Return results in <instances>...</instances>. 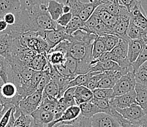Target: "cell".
<instances>
[{
    "mask_svg": "<svg viewBox=\"0 0 147 127\" xmlns=\"http://www.w3.org/2000/svg\"><path fill=\"white\" fill-rule=\"evenodd\" d=\"M21 9L26 11L31 32H42L44 31L57 29L58 24L51 18L46 5H33L21 7Z\"/></svg>",
    "mask_w": 147,
    "mask_h": 127,
    "instance_id": "1",
    "label": "cell"
},
{
    "mask_svg": "<svg viewBox=\"0 0 147 127\" xmlns=\"http://www.w3.org/2000/svg\"><path fill=\"white\" fill-rule=\"evenodd\" d=\"M66 5L71 7V13L73 17H78L84 22L87 21L94 13V10L100 5H102L100 0H91L84 2L80 0H68Z\"/></svg>",
    "mask_w": 147,
    "mask_h": 127,
    "instance_id": "2",
    "label": "cell"
},
{
    "mask_svg": "<svg viewBox=\"0 0 147 127\" xmlns=\"http://www.w3.org/2000/svg\"><path fill=\"white\" fill-rule=\"evenodd\" d=\"M23 97L18 93V88L11 82L0 83V104L3 105H11L16 107V110H18L19 102Z\"/></svg>",
    "mask_w": 147,
    "mask_h": 127,
    "instance_id": "3",
    "label": "cell"
},
{
    "mask_svg": "<svg viewBox=\"0 0 147 127\" xmlns=\"http://www.w3.org/2000/svg\"><path fill=\"white\" fill-rule=\"evenodd\" d=\"M42 92L36 91L32 94L23 99L19 102L18 110H16L15 117L18 118L21 113L26 116H31L33 112L39 108L42 102Z\"/></svg>",
    "mask_w": 147,
    "mask_h": 127,
    "instance_id": "4",
    "label": "cell"
},
{
    "mask_svg": "<svg viewBox=\"0 0 147 127\" xmlns=\"http://www.w3.org/2000/svg\"><path fill=\"white\" fill-rule=\"evenodd\" d=\"M136 81L135 79V73L133 70L129 71L126 75H124L117 81L113 88L114 97L121 96L125 93L135 91Z\"/></svg>",
    "mask_w": 147,
    "mask_h": 127,
    "instance_id": "5",
    "label": "cell"
},
{
    "mask_svg": "<svg viewBox=\"0 0 147 127\" xmlns=\"http://www.w3.org/2000/svg\"><path fill=\"white\" fill-rule=\"evenodd\" d=\"M41 37L47 42L51 50L54 48L62 41L69 40L70 38V35H68L65 32V27H62L59 25H58L57 29L42 32Z\"/></svg>",
    "mask_w": 147,
    "mask_h": 127,
    "instance_id": "6",
    "label": "cell"
},
{
    "mask_svg": "<svg viewBox=\"0 0 147 127\" xmlns=\"http://www.w3.org/2000/svg\"><path fill=\"white\" fill-rule=\"evenodd\" d=\"M85 26L88 33L95 34L98 37L105 34H113V30L104 24L94 13L87 20V21L85 22Z\"/></svg>",
    "mask_w": 147,
    "mask_h": 127,
    "instance_id": "7",
    "label": "cell"
},
{
    "mask_svg": "<svg viewBox=\"0 0 147 127\" xmlns=\"http://www.w3.org/2000/svg\"><path fill=\"white\" fill-rule=\"evenodd\" d=\"M117 110L124 118L135 124L141 122L146 116L144 110L138 104H133L125 109H117Z\"/></svg>",
    "mask_w": 147,
    "mask_h": 127,
    "instance_id": "8",
    "label": "cell"
},
{
    "mask_svg": "<svg viewBox=\"0 0 147 127\" xmlns=\"http://www.w3.org/2000/svg\"><path fill=\"white\" fill-rule=\"evenodd\" d=\"M81 116V109L79 106L75 105L68 108L58 120H53L52 122L47 125H44V127H55L60 125H67L72 124L76 119Z\"/></svg>",
    "mask_w": 147,
    "mask_h": 127,
    "instance_id": "9",
    "label": "cell"
},
{
    "mask_svg": "<svg viewBox=\"0 0 147 127\" xmlns=\"http://www.w3.org/2000/svg\"><path fill=\"white\" fill-rule=\"evenodd\" d=\"M130 21L141 28L144 32L147 30V15L141 1H138L134 7L131 10Z\"/></svg>",
    "mask_w": 147,
    "mask_h": 127,
    "instance_id": "10",
    "label": "cell"
},
{
    "mask_svg": "<svg viewBox=\"0 0 147 127\" xmlns=\"http://www.w3.org/2000/svg\"><path fill=\"white\" fill-rule=\"evenodd\" d=\"M109 71H119L122 73V75H126L129 72V70L124 69L116 62L111 60L105 61H100L90 66L89 73H105ZM132 71V70H131Z\"/></svg>",
    "mask_w": 147,
    "mask_h": 127,
    "instance_id": "11",
    "label": "cell"
},
{
    "mask_svg": "<svg viewBox=\"0 0 147 127\" xmlns=\"http://www.w3.org/2000/svg\"><path fill=\"white\" fill-rule=\"evenodd\" d=\"M92 127H120L119 123L115 118L104 113L94 115L91 118Z\"/></svg>",
    "mask_w": 147,
    "mask_h": 127,
    "instance_id": "12",
    "label": "cell"
},
{
    "mask_svg": "<svg viewBox=\"0 0 147 127\" xmlns=\"http://www.w3.org/2000/svg\"><path fill=\"white\" fill-rule=\"evenodd\" d=\"M111 102L113 108L117 109H125L133 104H138L136 101V91L125 93V94L114 97L111 99Z\"/></svg>",
    "mask_w": 147,
    "mask_h": 127,
    "instance_id": "13",
    "label": "cell"
},
{
    "mask_svg": "<svg viewBox=\"0 0 147 127\" xmlns=\"http://www.w3.org/2000/svg\"><path fill=\"white\" fill-rule=\"evenodd\" d=\"M122 73L119 71H109L104 73V75L97 85V89H113L117 81L121 78Z\"/></svg>",
    "mask_w": 147,
    "mask_h": 127,
    "instance_id": "14",
    "label": "cell"
},
{
    "mask_svg": "<svg viewBox=\"0 0 147 127\" xmlns=\"http://www.w3.org/2000/svg\"><path fill=\"white\" fill-rule=\"evenodd\" d=\"M14 39L5 32L0 33V56L10 60L12 57Z\"/></svg>",
    "mask_w": 147,
    "mask_h": 127,
    "instance_id": "15",
    "label": "cell"
},
{
    "mask_svg": "<svg viewBox=\"0 0 147 127\" xmlns=\"http://www.w3.org/2000/svg\"><path fill=\"white\" fill-rule=\"evenodd\" d=\"M94 14L96 16L98 17L99 19L102 21L104 24H105L108 27L111 28L113 30V27L117 21V17L111 14L107 10L106 7L104 5H100L94 10Z\"/></svg>",
    "mask_w": 147,
    "mask_h": 127,
    "instance_id": "16",
    "label": "cell"
},
{
    "mask_svg": "<svg viewBox=\"0 0 147 127\" xmlns=\"http://www.w3.org/2000/svg\"><path fill=\"white\" fill-rule=\"evenodd\" d=\"M144 47L143 40H129L128 41L127 58L131 64L134 63Z\"/></svg>",
    "mask_w": 147,
    "mask_h": 127,
    "instance_id": "17",
    "label": "cell"
},
{
    "mask_svg": "<svg viewBox=\"0 0 147 127\" xmlns=\"http://www.w3.org/2000/svg\"><path fill=\"white\" fill-rule=\"evenodd\" d=\"M21 8L20 0H0V20L9 13H16Z\"/></svg>",
    "mask_w": 147,
    "mask_h": 127,
    "instance_id": "18",
    "label": "cell"
},
{
    "mask_svg": "<svg viewBox=\"0 0 147 127\" xmlns=\"http://www.w3.org/2000/svg\"><path fill=\"white\" fill-rule=\"evenodd\" d=\"M130 19L129 18H117L116 24L113 27V34L117 35L121 40L129 41L127 37V29L129 27Z\"/></svg>",
    "mask_w": 147,
    "mask_h": 127,
    "instance_id": "19",
    "label": "cell"
},
{
    "mask_svg": "<svg viewBox=\"0 0 147 127\" xmlns=\"http://www.w3.org/2000/svg\"><path fill=\"white\" fill-rule=\"evenodd\" d=\"M75 101L76 105L79 106L81 104L89 102L94 98V94L92 91L89 89L86 86L76 87L74 94Z\"/></svg>",
    "mask_w": 147,
    "mask_h": 127,
    "instance_id": "20",
    "label": "cell"
},
{
    "mask_svg": "<svg viewBox=\"0 0 147 127\" xmlns=\"http://www.w3.org/2000/svg\"><path fill=\"white\" fill-rule=\"evenodd\" d=\"M31 116L34 119V122L43 125H47L54 120V113L39 108L32 113Z\"/></svg>",
    "mask_w": 147,
    "mask_h": 127,
    "instance_id": "21",
    "label": "cell"
},
{
    "mask_svg": "<svg viewBox=\"0 0 147 127\" xmlns=\"http://www.w3.org/2000/svg\"><path fill=\"white\" fill-rule=\"evenodd\" d=\"M135 91L137 103L144 110L146 116H147V86L136 83Z\"/></svg>",
    "mask_w": 147,
    "mask_h": 127,
    "instance_id": "22",
    "label": "cell"
},
{
    "mask_svg": "<svg viewBox=\"0 0 147 127\" xmlns=\"http://www.w3.org/2000/svg\"><path fill=\"white\" fill-rule=\"evenodd\" d=\"M64 4L57 2L56 0H50L47 6V10L51 17L54 21L57 22L59 18L64 14Z\"/></svg>",
    "mask_w": 147,
    "mask_h": 127,
    "instance_id": "23",
    "label": "cell"
},
{
    "mask_svg": "<svg viewBox=\"0 0 147 127\" xmlns=\"http://www.w3.org/2000/svg\"><path fill=\"white\" fill-rule=\"evenodd\" d=\"M28 67L34 71H45L49 67V61L45 55L37 54L28 65Z\"/></svg>",
    "mask_w": 147,
    "mask_h": 127,
    "instance_id": "24",
    "label": "cell"
},
{
    "mask_svg": "<svg viewBox=\"0 0 147 127\" xmlns=\"http://www.w3.org/2000/svg\"><path fill=\"white\" fill-rule=\"evenodd\" d=\"M65 29L68 35H72L77 31H84L87 32L85 22L81 21L78 17H73L67 26L65 27Z\"/></svg>",
    "mask_w": 147,
    "mask_h": 127,
    "instance_id": "25",
    "label": "cell"
},
{
    "mask_svg": "<svg viewBox=\"0 0 147 127\" xmlns=\"http://www.w3.org/2000/svg\"><path fill=\"white\" fill-rule=\"evenodd\" d=\"M79 108L81 109V116L85 118H92L94 115L102 113V110L99 109L97 105L92 103L91 101L81 104L79 105Z\"/></svg>",
    "mask_w": 147,
    "mask_h": 127,
    "instance_id": "26",
    "label": "cell"
},
{
    "mask_svg": "<svg viewBox=\"0 0 147 127\" xmlns=\"http://www.w3.org/2000/svg\"><path fill=\"white\" fill-rule=\"evenodd\" d=\"M46 58L51 65L54 67L64 65L66 61L67 56L66 55L62 52L59 51V50H51L50 52L48 53Z\"/></svg>",
    "mask_w": 147,
    "mask_h": 127,
    "instance_id": "27",
    "label": "cell"
},
{
    "mask_svg": "<svg viewBox=\"0 0 147 127\" xmlns=\"http://www.w3.org/2000/svg\"><path fill=\"white\" fill-rule=\"evenodd\" d=\"M59 94V86L54 78H51L49 83L46 85L42 92V97H51L58 99Z\"/></svg>",
    "mask_w": 147,
    "mask_h": 127,
    "instance_id": "28",
    "label": "cell"
},
{
    "mask_svg": "<svg viewBox=\"0 0 147 127\" xmlns=\"http://www.w3.org/2000/svg\"><path fill=\"white\" fill-rule=\"evenodd\" d=\"M105 52H107V50L104 41L102 37L97 36L92 46V61L97 59Z\"/></svg>",
    "mask_w": 147,
    "mask_h": 127,
    "instance_id": "29",
    "label": "cell"
},
{
    "mask_svg": "<svg viewBox=\"0 0 147 127\" xmlns=\"http://www.w3.org/2000/svg\"><path fill=\"white\" fill-rule=\"evenodd\" d=\"M127 34L129 40H142L143 37L145 36L144 30L139 26L134 24L132 21L129 22Z\"/></svg>",
    "mask_w": 147,
    "mask_h": 127,
    "instance_id": "30",
    "label": "cell"
},
{
    "mask_svg": "<svg viewBox=\"0 0 147 127\" xmlns=\"http://www.w3.org/2000/svg\"><path fill=\"white\" fill-rule=\"evenodd\" d=\"M94 75L92 73H89L85 75H79L76 76L73 80L69 81V85H68V89L69 88H73V87H78V86H86L88 83L89 78Z\"/></svg>",
    "mask_w": 147,
    "mask_h": 127,
    "instance_id": "31",
    "label": "cell"
},
{
    "mask_svg": "<svg viewBox=\"0 0 147 127\" xmlns=\"http://www.w3.org/2000/svg\"><path fill=\"white\" fill-rule=\"evenodd\" d=\"M136 83L147 86V61L144 63L135 73Z\"/></svg>",
    "mask_w": 147,
    "mask_h": 127,
    "instance_id": "32",
    "label": "cell"
},
{
    "mask_svg": "<svg viewBox=\"0 0 147 127\" xmlns=\"http://www.w3.org/2000/svg\"><path fill=\"white\" fill-rule=\"evenodd\" d=\"M100 37H102V40L104 41L106 50L108 52L111 51L115 47L118 45L121 40L118 36L114 35V34H105Z\"/></svg>",
    "mask_w": 147,
    "mask_h": 127,
    "instance_id": "33",
    "label": "cell"
},
{
    "mask_svg": "<svg viewBox=\"0 0 147 127\" xmlns=\"http://www.w3.org/2000/svg\"><path fill=\"white\" fill-rule=\"evenodd\" d=\"M11 66L5 57L0 56V78L4 83L8 82V75Z\"/></svg>",
    "mask_w": 147,
    "mask_h": 127,
    "instance_id": "34",
    "label": "cell"
},
{
    "mask_svg": "<svg viewBox=\"0 0 147 127\" xmlns=\"http://www.w3.org/2000/svg\"><path fill=\"white\" fill-rule=\"evenodd\" d=\"M57 100H58L57 99L51 97H42V102H41L39 108L54 113L56 108H57Z\"/></svg>",
    "mask_w": 147,
    "mask_h": 127,
    "instance_id": "35",
    "label": "cell"
},
{
    "mask_svg": "<svg viewBox=\"0 0 147 127\" xmlns=\"http://www.w3.org/2000/svg\"><path fill=\"white\" fill-rule=\"evenodd\" d=\"M92 92L94 98L98 99H111L114 97L113 89H96Z\"/></svg>",
    "mask_w": 147,
    "mask_h": 127,
    "instance_id": "36",
    "label": "cell"
},
{
    "mask_svg": "<svg viewBox=\"0 0 147 127\" xmlns=\"http://www.w3.org/2000/svg\"><path fill=\"white\" fill-rule=\"evenodd\" d=\"M50 0H21V7H26L33 6V5H46ZM57 2L61 4L66 5L68 0H56Z\"/></svg>",
    "mask_w": 147,
    "mask_h": 127,
    "instance_id": "37",
    "label": "cell"
},
{
    "mask_svg": "<svg viewBox=\"0 0 147 127\" xmlns=\"http://www.w3.org/2000/svg\"><path fill=\"white\" fill-rule=\"evenodd\" d=\"M63 126L64 127H92V123L91 118H87L81 115L72 124Z\"/></svg>",
    "mask_w": 147,
    "mask_h": 127,
    "instance_id": "38",
    "label": "cell"
},
{
    "mask_svg": "<svg viewBox=\"0 0 147 127\" xmlns=\"http://www.w3.org/2000/svg\"><path fill=\"white\" fill-rule=\"evenodd\" d=\"M146 61H147V46L144 44V48H143L142 51H141V53L139 55V56L138 57L136 61L132 64V67H133V72L136 73V72L138 70V69L144 63H145Z\"/></svg>",
    "mask_w": 147,
    "mask_h": 127,
    "instance_id": "39",
    "label": "cell"
},
{
    "mask_svg": "<svg viewBox=\"0 0 147 127\" xmlns=\"http://www.w3.org/2000/svg\"><path fill=\"white\" fill-rule=\"evenodd\" d=\"M32 118L31 116H26L21 113L15 121L14 127H28L32 123Z\"/></svg>",
    "mask_w": 147,
    "mask_h": 127,
    "instance_id": "40",
    "label": "cell"
},
{
    "mask_svg": "<svg viewBox=\"0 0 147 127\" xmlns=\"http://www.w3.org/2000/svg\"><path fill=\"white\" fill-rule=\"evenodd\" d=\"M76 87H73V88H69L67 90L65 91V93H64V99L65 100V102L67 104V108L69 107L75 106L76 105V101H75L74 98V94H75V91H76Z\"/></svg>",
    "mask_w": 147,
    "mask_h": 127,
    "instance_id": "41",
    "label": "cell"
},
{
    "mask_svg": "<svg viewBox=\"0 0 147 127\" xmlns=\"http://www.w3.org/2000/svg\"><path fill=\"white\" fill-rule=\"evenodd\" d=\"M104 75V73H98L97 75H92V77L89 78V81H88V83L86 85V87L88 89H90L91 91L95 90L97 88V85H98L99 82L101 79L102 78Z\"/></svg>",
    "mask_w": 147,
    "mask_h": 127,
    "instance_id": "42",
    "label": "cell"
},
{
    "mask_svg": "<svg viewBox=\"0 0 147 127\" xmlns=\"http://www.w3.org/2000/svg\"><path fill=\"white\" fill-rule=\"evenodd\" d=\"M73 17V14H72L71 13L63 14L59 18L58 21H57V24L62 26V27H66L68 25V24L70 22V21L72 20Z\"/></svg>",
    "mask_w": 147,
    "mask_h": 127,
    "instance_id": "43",
    "label": "cell"
},
{
    "mask_svg": "<svg viewBox=\"0 0 147 127\" xmlns=\"http://www.w3.org/2000/svg\"><path fill=\"white\" fill-rule=\"evenodd\" d=\"M16 108V107H13V108H10L8 110H7L6 113L3 115V116L2 117V118L0 119V127H6L7 124L9 122V120H10V116H11V113L13 112V109Z\"/></svg>",
    "mask_w": 147,
    "mask_h": 127,
    "instance_id": "44",
    "label": "cell"
},
{
    "mask_svg": "<svg viewBox=\"0 0 147 127\" xmlns=\"http://www.w3.org/2000/svg\"><path fill=\"white\" fill-rule=\"evenodd\" d=\"M3 20L7 24L8 26H13V25H14L15 24H16V14H15V13H7L6 15H4Z\"/></svg>",
    "mask_w": 147,
    "mask_h": 127,
    "instance_id": "45",
    "label": "cell"
},
{
    "mask_svg": "<svg viewBox=\"0 0 147 127\" xmlns=\"http://www.w3.org/2000/svg\"><path fill=\"white\" fill-rule=\"evenodd\" d=\"M119 1L121 5L127 8L129 11H131L138 2V0H119Z\"/></svg>",
    "mask_w": 147,
    "mask_h": 127,
    "instance_id": "46",
    "label": "cell"
},
{
    "mask_svg": "<svg viewBox=\"0 0 147 127\" xmlns=\"http://www.w3.org/2000/svg\"><path fill=\"white\" fill-rule=\"evenodd\" d=\"M7 28H8L7 24L3 19L0 20V33L5 32Z\"/></svg>",
    "mask_w": 147,
    "mask_h": 127,
    "instance_id": "47",
    "label": "cell"
},
{
    "mask_svg": "<svg viewBox=\"0 0 147 127\" xmlns=\"http://www.w3.org/2000/svg\"><path fill=\"white\" fill-rule=\"evenodd\" d=\"M136 124H139L141 127H147V116H145V118L143 119L141 122Z\"/></svg>",
    "mask_w": 147,
    "mask_h": 127,
    "instance_id": "48",
    "label": "cell"
},
{
    "mask_svg": "<svg viewBox=\"0 0 147 127\" xmlns=\"http://www.w3.org/2000/svg\"><path fill=\"white\" fill-rule=\"evenodd\" d=\"M63 13L64 14H65V13H71V7H70L68 5H64L63 8Z\"/></svg>",
    "mask_w": 147,
    "mask_h": 127,
    "instance_id": "49",
    "label": "cell"
},
{
    "mask_svg": "<svg viewBox=\"0 0 147 127\" xmlns=\"http://www.w3.org/2000/svg\"><path fill=\"white\" fill-rule=\"evenodd\" d=\"M34 127H44V125L42 124H37V123L34 122Z\"/></svg>",
    "mask_w": 147,
    "mask_h": 127,
    "instance_id": "50",
    "label": "cell"
},
{
    "mask_svg": "<svg viewBox=\"0 0 147 127\" xmlns=\"http://www.w3.org/2000/svg\"><path fill=\"white\" fill-rule=\"evenodd\" d=\"M142 40H144V44H145V45L147 46V36H144V37H143Z\"/></svg>",
    "mask_w": 147,
    "mask_h": 127,
    "instance_id": "51",
    "label": "cell"
},
{
    "mask_svg": "<svg viewBox=\"0 0 147 127\" xmlns=\"http://www.w3.org/2000/svg\"><path fill=\"white\" fill-rule=\"evenodd\" d=\"M34 119L32 118V123H31V124L28 127H34Z\"/></svg>",
    "mask_w": 147,
    "mask_h": 127,
    "instance_id": "52",
    "label": "cell"
},
{
    "mask_svg": "<svg viewBox=\"0 0 147 127\" xmlns=\"http://www.w3.org/2000/svg\"><path fill=\"white\" fill-rule=\"evenodd\" d=\"M80 1H81V2H85V0H80ZM91 0H87V2H90Z\"/></svg>",
    "mask_w": 147,
    "mask_h": 127,
    "instance_id": "53",
    "label": "cell"
},
{
    "mask_svg": "<svg viewBox=\"0 0 147 127\" xmlns=\"http://www.w3.org/2000/svg\"><path fill=\"white\" fill-rule=\"evenodd\" d=\"M55 127H64L63 125H60V126H55Z\"/></svg>",
    "mask_w": 147,
    "mask_h": 127,
    "instance_id": "54",
    "label": "cell"
},
{
    "mask_svg": "<svg viewBox=\"0 0 147 127\" xmlns=\"http://www.w3.org/2000/svg\"><path fill=\"white\" fill-rule=\"evenodd\" d=\"M144 34H145V36H147V30L145 32H144Z\"/></svg>",
    "mask_w": 147,
    "mask_h": 127,
    "instance_id": "55",
    "label": "cell"
},
{
    "mask_svg": "<svg viewBox=\"0 0 147 127\" xmlns=\"http://www.w3.org/2000/svg\"><path fill=\"white\" fill-rule=\"evenodd\" d=\"M2 80L1 78H0V83H2Z\"/></svg>",
    "mask_w": 147,
    "mask_h": 127,
    "instance_id": "56",
    "label": "cell"
},
{
    "mask_svg": "<svg viewBox=\"0 0 147 127\" xmlns=\"http://www.w3.org/2000/svg\"><path fill=\"white\" fill-rule=\"evenodd\" d=\"M120 127H121V126H120Z\"/></svg>",
    "mask_w": 147,
    "mask_h": 127,
    "instance_id": "57",
    "label": "cell"
},
{
    "mask_svg": "<svg viewBox=\"0 0 147 127\" xmlns=\"http://www.w3.org/2000/svg\"><path fill=\"white\" fill-rule=\"evenodd\" d=\"M20 1H21V0H20Z\"/></svg>",
    "mask_w": 147,
    "mask_h": 127,
    "instance_id": "58",
    "label": "cell"
}]
</instances>
